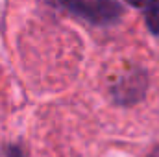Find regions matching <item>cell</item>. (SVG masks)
Wrapping results in <instances>:
<instances>
[{
	"instance_id": "obj_1",
	"label": "cell",
	"mask_w": 159,
	"mask_h": 157,
	"mask_svg": "<svg viewBox=\"0 0 159 157\" xmlns=\"http://www.w3.org/2000/svg\"><path fill=\"white\" fill-rule=\"evenodd\" d=\"M63 7L94 22H107L119 15V6L113 0H59Z\"/></svg>"
},
{
	"instance_id": "obj_2",
	"label": "cell",
	"mask_w": 159,
	"mask_h": 157,
	"mask_svg": "<svg viewBox=\"0 0 159 157\" xmlns=\"http://www.w3.org/2000/svg\"><path fill=\"white\" fill-rule=\"evenodd\" d=\"M129 6H135L146 13V22L152 34L159 35V0H126Z\"/></svg>"
}]
</instances>
